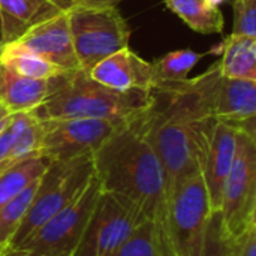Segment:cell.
<instances>
[{"label": "cell", "instance_id": "obj_1", "mask_svg": "<svg viewBox=\"0 0 256 256\" xmlns=\"http://www.w3.org/2000/svg\"><path fill=\"white\" fill-rule=\"evenodd\" d=\"M142 114L120 124L93 153L94 177L102 192L123 196L140 208L154 225L168 255L165 246L168 210L165 172L147 135Z\"/></svg>", "mask_w": 256, "mask_h": 256}, {"label": "cell", "instance_id": "obj_2", "mask_svg": "<svg viewBox=\"0 0 256 256\" xmlns=\"http://www.w3.org/2000/svg\"><path fill=\"white\" fill-rule=\"evenodd\" d=\"M150 104V92H116L94 81L88 72L74 69L48 80L46 98L32 112L38 120L98 118L128 123L147 111Z\"/></svg>", "mask_w": 256, "mask_h": 256}, {"label": "cell", "instance_id": "obj_3", "mask_svg": "<svg viewBox=\"0 0 256 256\" xmlns=\"http://www.w3.org/2000/svg\"><path fill=\"white\" fill-rule=\"evenodd\" d=\"M94 177L93 154L69 160L50 162L38 182L34 198L18 231L6 249L15 248L32 237L46 220L72 204Z\"/></svg>", "mask_w": 256, "mask_h": 256}, {"label": "cell", "instance_id": "obj_4", "mask_svg": "<svg viewBox=\"0 0 256 256\" xmlns=\"http://www.w3.org/2000/svg\"><path fill=\"white\" fill-rule=\"evenodd\" d=\"M213 212L201 170L186 177L168 201L165 246L170 256H201Z\"/></svg>", "mask_w": 256, "mask_h": 256}, {"label": "cell", "instance_id": "obj_5", "mask_svg": "<svg viewBox=\"0 0 256 256\" xmlns=\"http://www.w3.org/2000/svg\"><path fill=\"white\" fill-rule=\"evenodd\" d=\"M68 15L80 69L90 72L100 60L129 46L130 28L117 8L72 6Z\"/></svg>", "mask_w": 256, "mask_h": 256}, {"label": "cell", "instance_id": "obj_6", "mask_svg": "<svg viewBox=\"0 0 256 256\" xmlns=\"http://www.w3.org/2000/svg\"><path fill=\"white\" fill-rule=\"evenodd\" d=\"M99 194L100 186L93 177L87 189L72 204L46 220L26 242L4 249L3 256H72L82 238Z\"/></svg>", "mask_w": 256, "mask_h": 256}, {"label": "cell", "instance_id": "obj_7", "mask_svg": "<svg viewBox=\"0 0 256 256\" xmlns=\"http://www.w3.org/2000/svg\"><path fill=\"white\" fill-rule=\"evenodd\" d=\"M219 214L228 238H236L256 222V136L243 130H237L236 154L224 186Z\"/></svg>", "mask_w": 256, "mask_h": 256}, {"label": "cell", "instance_id": "obj_8", "mask_svg": "<svg viewBox=\"0 0 256 256\" xmlns=\"http://www.w3.org/2000/svg\"><path fill=\"white\" fill-rule=\"evenodd\" d=\"M146 222L148 220L135 204L100 190L82 238L72 256H110Z\"/></svg>", "mask_w": 256, "mask_h": 256}, {"label": "cell", "instance_id": "obj_9", "mask_svg": "<svg viewBox=\"0 0 256 256\" xmlns=\"http://www.w3.org/2000/svg\"><path fill=\"white\" fill-rule=\"evenodd\" d=\"M39 122L42 126L39 153L51 162L93 154L123 124L98 118H50Z\"/></svg>", "mask_w": 256, "mask_h": 256}, {"label": "cell", "instance_id": "obj_10", "mask_svg": "<svg viewBox=\"0 0 256 256\" xmlns=\"http://www.w3.org/2000/svg\"><path fill=\"white\" fill-rule=\"evenodd\" d=\"M212 111L216 122L256 136V81L219 74L212 90Z\"/></svg>", "mask_w": 256, "mask_h": 256}, {"label": "cell", "instance_id": "obj_11", "mask_svg": "<svg viewBox=\"0 0 256 256\" xmlns=\"http://www.w3.org/2000/svg\"><path fill=\"white\" fill-rule=\"evenodd\" d=\"M15 44L38 54L62 70L80 69L74 51L68 10H62L52 18L32 27Z\"/></svg>", "mask_w": 256, "mask_h": 256}, {"label": "cell", "instance_id": "obj_12", "mask_svg": "<svg viewBox=\"0 0 256 256\" xmlns=\"http://www.w3.org/2000/svg\"><path fill=\"white\" fill-rule=\"evenodd\" d=\"M236 136L237 129L216 122L200 160V170L213 213L219 212L222 206L224 186L236 154Z\"/></svg>", "mask_w": 256, "mask_h": 256}, {"label": "cell", "instance_id": "obj_13", "mask_svg": "<svg viewBox=\"0 0 256 256\" xmlns=\"http://www.w3.org/2000/svg\"><path fill=\"white\" fill-rule=\"evenodd\" d=\"M88 75L116 92H150L153 87L152 63L140 57L129 46L100 60L92 68Z\"/></svg>", "mask_w": 256, "mask_h": 256}, {"label": "cell", "instance_id": "obj_14", "mask_svg": "<svg viewBox=\"0 0 256 256\" xmlns=\"http://www.w3.org/2000/svg\"><path fill=\"white\" fill-rule=\"evenodd\" d=\"M62 12L50 0H0L3 45L18 40L32 27Z\"/></svg>", "mask_w": 256, "mask_h": 256}, {"label": "cell", "instance_id": "obj_15", "mask_svg": "<svg viewBox=\"0 0 256 256\" xmlns=\"http://www.w3.org/2000/svg\"><path fill=\"white\" fill-rule=\"evenodd\" d=\"M48 80H34L4 69L0 100L10 112H32L46 98Z\"/></svg>", "mask_w": 256, "mask_h": 256}, {"label": "cell", "instance_id": "obj_16", "mask_svg": "<svg viewBox=\"0 0 256 256\" xmlns=\"http://www.w3.org/2000/svg\"><path fill=\"white\" fill-rule=\"evenodd\" d=\"M219 70L225 78L256 81V38L232 33L226 36Z\"/></svg>", "mask_w": 256, "mask_h": 256}, {"label": "cell", "instance_id": "obj_17", "mask_svg": "<svg viewBox=\"0 0 256 256\" xmlns=\"http://www.w3.org/2000/svg\"><path fill=\"white\" fill-rule=\"evenodd\" d=\"M164 3L196 33L213 34L224 32L225 18L214 0H164Z\"/></svg>", "mask_w": 256, "mask_h": 256}, {"label": "cell", "instance_id": "obj_18", "mask_svg": "<svg viewBox=\"0 0 256 256\" xmlns=\"http://www.w3.org/2000/svg\"><path fill=\"white\" fill-rule=\"evenodd\" d=\"M0 64L9 72L34 80H50L63 72L52 63L15 42L4 44L0 48Z\"/></svg>", "mask_w": 256, "mask_h": 256}, {"label": "cell", "instance_id": "obj_19", "mask_svg": "<svg viewBox=\"0 0 256 256\" xmlns=\"http://www.w3.org/2000/svg\"><path fill=\"white\" fill-rule=\"evenodd\" d=\"M50 159L36 154L32 156L12 168L6 170L0 174V208L9 202L12 198H15L20 192H22L30 183L40 178V176L45 172V170L50 165Z\"/></svg>", "mask_w": 256, "mask_h": 256}, {"label": "cell", "instance_id": "obj_20", "mask_svg": "<svg viewBox=\"0 0 256 256\" xmlns=\"http://www.w3.org/2000/svg\"><path fill=\"white\" fill-rule=\"evenodd\" d=\"M202 57L204 54L194 50H177L165 54L152 63L153 86L188 80L189 72L200 63Z\"/></svg>", "mask_w": 256, "mask_h": 256}, {"label": "cell", "instance_id": "obj_21", "mask_svg": "<svg viewBox=\"0 0 256 256\" xmlns=\"http://www.w3.org/2000/svg\"><path fill=\"white\" fill-rule=\"evenodd\" d=\"M38 182L39 180L30 183L22 192H20L15 198H12L0 208V248H8L15 232L18 231L34 198Z\"/></svg>", "mask_w": 256, "mask_h": 256}, {"label": "cell", "instance_id": "obj_22", "mask_svg": "<svg viewBox=\"0 0 256 256\" xmlns=\"http://www.w3.org/2000/svg\"><path fill=\"white\" fill-rule=\"evenodd\" d=\"M40 140H42V126L40 122L36 118L16 136L6 156L0 160V174L32 156L40 154L39 153Z\"/></svg>", "mask_w": 256, "mask_h": 256}, {"label": "cell", "instance_id": "obj_23", "mask_svg": "<svg viewBox=\"0 0 256 256\" xmlns=\"http://www.w3.org/2000/svg\"><path fill=\"white\" fill-rule=\"evenodd\" d=\"M110 256H168L152 222L142 224L134 236Z\"/></svg>", "mask_w": 256, "mask_h": 256}, {"label": "cell", "instance_id": "obj_24", "mask_svg": "<svg viewBox=\"0 0 256 256\" xmlns=\"http://www.w3.org/2000/svg\"><path fill=\"white\" fill-rule=\"evenodd\" d=\"M232 34L256 38V0H234Z\"/></svg>", "mask_w": 256, "mask_h": 256}, {"label": "cell", "instance_id": "obj_25", "mask_svg": "<svg viewBox=\"0 0 256 256\" xmlns=\"http://www.w3.org/2000/svg\"><path fill=\"white\" fill-rule=\"evenodd\" d=\"M201 256H231L230 254V238L225 236L219 212L213 213L210 218L206 244Z\"/></svg>", "mask_w": 256, "mask_h": 256}, {"label": "cell", "instance_id": "obj_26", "mask_svg": "<svg viewBox=\"0 0 256 256\" xmlns=\"http://www.w3.org/2000/svg\"><path fill=\"white\" fill-rule=\"evenodd\" d=\"M34 120L36 117L33 116V112H12L10 114L6 126L0 132V160L6 156V153L12 147L16 136Z\"/></svg>", "mask_w": 256, "mask_h": 256}, {"label": "cell", "instance_id": "obj_27", "mask_svg": "<svg viewBox=\"0 0 256 256\" xmlns=\"http://www.w3.org/2000/svg\"><path fill=\"white\" fill-rule=\"evenodd\" d=\"M230 254L231 256H256V222L236 238H230Z\"/></svg>", "mask_w": 256, "mask_h": 256}, {"label": "cell", "instance_id": "obj_28", "mask_svg": "<svg viewBox=\"0 0 256 256\" xmlns=\"http://www.w3.org/2000/svg\"><path fill=\"white\" fill-rule=\"evenodd\" d=\"M123 0H74V6L84 8H117Z\"/></svg>", "mask_w": 256, "mask_h": 256}, {"label": "cell", "instance_id": "obj_29", "mask_svg": "<svg viewBox=\"0 0 256 256\" xmlns=\"http://www.w3.org/2000/svg\"><path fill=\"white\" fill-rule=\"evenodd\" d=\"M10 114H12V112H10V111L6 108V105L0 100V132H2V129L6 126V123H8Z\"/></svg>", "mask_w": 256, "mask_h": 256}, {"label": "cell", "instance_id": "obj_30", "mask_svg": "<svg viewBox=\"0 0 256 256\" xmlns=\"http://www.w3.org/2000/svg\"><path fill=\"white\" fill-rule=\"evenodd\" d=\"M50 2L54 3L62 10H68L74 6V0H50Z\"/></svg>", "mask_w": 256, "mask_h": 256}, {"label": "cell", "instance_id": "obj_31", "mask_svg": "<svg viewBox=\"0 0 256 256\" xmlns=\"http://www.w3.org/2000/svg\"><path fill=\"white\" fill-rule=\"evenodd\" d=\"M3 75H4V68L0 64V94H2V86H3Z\"/></svg>", "mask_w": 256, "mask_h": 256}, {"label": "cell", "instance_id": "obj_32", "mask_svg": "<svg viewBox=\"0 0 256 256\" xmlns=\"http://www.w3.org/2000/svg\"><path fill=\"white\" fill-rule=\"evenodd\" d=\"M3 46V27H2V18H0V48Z\"/></svg>", "mask_w": 256, "mask_h": 256}, {"label": "cell", "instance_id": "obj_33", "mask_svg": "<svg viewBox=\"0 0 256 256\" xmlns=\"http://www.w3.org/2000/svg\"><path fill=\"white\" fill-rule=\"evenodd\" d=\"M4 249H6V248H0V256H3V254H4Z\"/></svg>", "mask_w": 256, "mask_h": 256}]
</instances>
